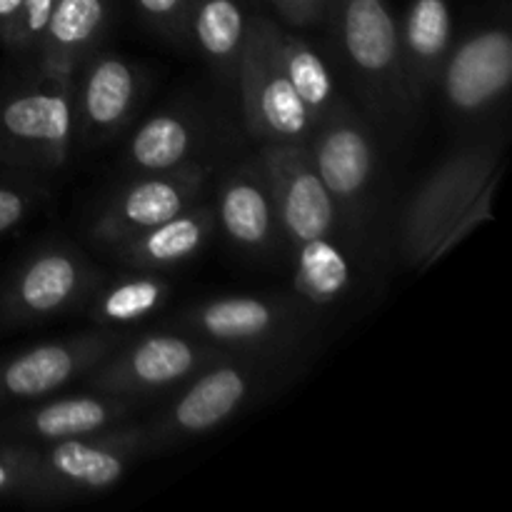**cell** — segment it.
Wrapping results in <instances>:
<instances>
[{
	"label": "cell",
	"instance_id": "obj_1",
	"mask_svg": "<svg viewBox=\"0 0 512 512\" xmlns=\"http://www.w3.org/2000/svg\"><path fill=\"white\" fill-rule=\"evenodd\" d=\"M328 15L365 108L385 125L408 120L415 103L405 83L398 20L388 0H330Z\"/></svg>",
	"mask_w": 512,
	"mask_h": 512
},
{
	"label": "cell",
	"instance_id": "obj_2",
	"mask_svg": "<svg viewBox=\"0 0 512 512\" xmlns=\"http://www.w3.org/2000/svg\"><path fill=\"white\" fill-rule=\"evenodd\" d=\"M283 370V358L228 353L185 380L155 420H148L150 453L213 433L248 408Z\"/></svg>",
	"mask_w": 512,
	"mask_h": 512
},
{
	"label": "cell",
	"instance_id": "obj_3",
	"mask_svg": "<svg viewBox=\"0 0 512 512\" xmlns=\"http://www.w3.org/2000/svg\"><path fill=\"white\" fill-rule=\"evenodd\" d=\"M170 328L208 340L230 353H293L310 330V308L298 298L275 295H220L183 310Z\"/></svg>",
	"mask_w": 512,
	"mask_h": 512
},
{
	"label": "cell",
	"instance_id": "obj_4",
	"mask_svg": "<svg viewBox=\"0 0 512 512\" xmlns=\"http://www.w3.org/2000/svg\"><path fill=\"white\" fill-rule=\"evenodd\" d=\"M498 178V148L475 143L450 155L410 198L400 220V250L410 265L428 268L453 225Z\"/></svg>",
	"mask_w": 512,
	"mask_h": 512
},
{
	"label": "cell",
	"instance_id": "obj_5",
	"mask_svg": "<svg viewBox=\"0 0 512 512\" xmlns=\"http://www.w3.org/2000/svg\"><path fill=\"white\" fill-rule=\"evenodd\" d=\"M78 135L75 80L40 78L0 98V165L58 170Z\"/></svg>",
	"mask_w": 512,
	"mask_h": 512
},
{
	"label": "cell",
	"instance_id": "obj_6",
	"mask_svg": "<svg viewBox=\"0 0 512 512\" xmlns=\"http://www.w3.org/2000/svg\"><path fill=\"white\" fill-rule=\"evenodd\" d=\"M248 133L260 143H308L318 123L285 75L273 45V18L253 15L248 23L238 78Z\"/></svg>",
	"mask_w": 512,
	"mask_h": 512
},
{
	"label": "cell",
	"instance_id": "obj_7",
	"mask_svg": "<svg viewBox=\"0 0 512 512\" xmlns=\"http://www.w3.org/2000/svg\"><path fill=\"white\" fill-rule=\"evenodd\" d=\"M308 150L325 190L338 205L350 243L355 235H368L365 228L373 218L375 183L380 170L378 143L370 125L350 105L348 110L315 128L313 138L308 140Z\"/></svg>",
	"mask_w": 512,
	"mask_h": 512
},
{
	"label": "cell",
	"instance_id": "obj_8",
	"mask_svg": "<svg viewBox=\"0 0 512 512\" xmlns=\"http://www.w3.org/2000/svg\"><path fill=\"white\" fill-rule=\"evenodd\" d=\"M98 288V268L80 250L58 243L33 250L0 285V330L70 313Z\"/></svg>",
	"mask_w": 512,
	"mask_h": 512
},
{
	"label": "cell",
	"instance_id": "obj_9",
	"mask_svg": "<svg viewBox=\"0 0 512 512\" xmlns=\"http://www.w3.org/2000/svg\"><path fill=\"white\" fill-rule=\"evenodd\" d=\"M228 353L198 335L173 328L145 335L130 345L123 343L85 378L93 390L143 400L180 388L200 368Z\"/></svg>",
	"mask_w": 512,
	"mask_h": 512
},
{
	"label": "cell",
	"instance_id": "obj_10",
	"mask_svg": "<svg viewBox=\"0 0 512 512\" xmlns=\"http://www.w3.org/2000/svg\"><path fill=\"white\" fill-rule=\"evenodd\" d=\"M48 500L105 493L118 485L140 455L150 453L145 423H123L105 433L33 445Z\"/></svg>",
	"mask_w": 512,
	"mask_h": 512
},
{
	"label": "cell",
	"instance_id": "obj_11",
	"mask_svg": "<svg viewBox=\"0 0 512 512\" xmlns=\"http://www.w3.org/2000/svg\"><path fill=\"white\" fill-rule=\"evenodd\" d=\"M118 330H83L0 358V410L60 393L123 345Z\"/></svg>",
	"mask_w": 512,
	"mask_h": 512
},
{
	"label": "cell",
	"instance_id": "obj_12",
	"mask_svg": "<svg viewBox=\"0 0 512 512\" xmlns=\"http://www.w3.org/2000/svg\"><path fill=\"white\" fill-rule=\"evenodd\" d=\"M208 178L210 165L200 160L175 170L140 173L108 200L95 218L90 235L113 253L128 240L198 203Z\"/></svg>",
	"mask_w": 512,
	"mask_h": 512
},
{
	"label": "cell",
	"instance_id": "obj_13",
	"mask_svg": "<svg viewBox=\"0 0 512 512\" xmlns=\"http://www.w3.org/2000/svg\"><path fill=\"white\" fill-rule=\"evenodd\" d=\"M258 155L268 170L280 230L290 248L328 235L350 243L338 205L315 170L308 143H268Z\"/></svg>",
	"mask_w": 512,
	"mask_h": 512
},
{
	"label": "cell",
	"instance_id": "obj_14",
	"mask_svg": "<svg viewBox=\"0 0 512 512\" xmlns=\"http://www.w3.org/2000/svg\"><path fill=\"white\" fill-rule=\"evenodd\" d=\"M140 400L128 395L90 393L50 395L35 403L18 405L0 418V438L20 443H58L68 438L105 433L110 428L128 423L138 410Z\"/></svg>",
	"mask_w": 512,
	"mask_h": 512
},
{
	"label": "cell",
	"instance_id": "obj_15",
	"mask_svg": "<svg viewBox=\"0 0 512 512\" xmlns=\"http://www.w3.org/2000/svg\"><path fill=\"white\" fill-rule=\"evenodd\" d=\"M512 83V40L505 28H485L450 50L438 85L445 105L463 120L490 113Z\"/></svg>",
	"mask_w": 512,
	"mask_h": 512
},
{
	"label": "cell",
	"instance_id": "obj_16",
	"mask_svg": "<svg viewBox=\"0 0 512 512\" xmlns=\"http://www.w3.org/2000/svg\"><path fill=\"white\" fill-rule=\"evenodd\" d=\"M218 228L250 255L275 253L283 240L273 185L260 155L225 173L215 203Z\"/></svg>",
	"mask_w": 512,
	"mask_h": 512
},
{
	"label": "cell",
	"instance_id": "obj_17",
	"mask_svg": "<svg viewBox=\"0 0 512 512\" xmlns=\"http://www.w3.org/2000/svg\"><path fill=\"white\" fill-rule=\"evenodd\" d=\"M75 118L85 143H103L133 115L140 98V75L118 53L95 50L75 75Z\"/></svg>",
	"mask_w": 512,
	"mask_h": 512
},
{
	"label": "cell",
	"instance_id": "obj_18",
	"mask_svg": "<svg viewBox=\"0 0 512 512\" xmlns=\"http://www.w3.org/2000/svg\"><path fill=\"white\" fill-rule=\"evenodd\" d=\"M110 20V0H55L38 48L40 78L75 80L80 65L95 53Z\"/></svg>",
	"mask_w": 512,
	"mask_h": 512
},
{
	"label": "cell",
	"instance_id": "obj_19",
	"mask_svg": "<svg viewBox=\"0 0 512 512\" xmlns=\"http://www.w3.org/2000/svg\"><path fill=\"white\" fill-rule=\"evenodd\" d=\"M398 30L405 83L413 103L420 105L438 85L440 70L450 53V38H453L450 0H410Z\"/></svg>",
	"mask_w": 512,
	"mask_h": 512
},
{
	"label": "cell",
	"instance_id": "obj_20",
	"mask_svg": "<svg viewBox=\"0 0 512 512\" xmlns=\"http://www.w3.org/2000/svg\"><path fill=\"white\" fill-rule=\"evenodd\" d=\"M218 230L215 210L198 200L165 223L145 230L138 238L113 250L115 258L133 270L165 273L185 260L195 258Z\"/></svg>",
	"mask_w": 512,
	"mask_h": 512
},
{
	"label": "cell",
	"instance_id": "obj_21",
	"mask_svg": "<svg viewBox=\"0 0 512 512\" xmlns=\"http://www.w3.org/2000/svg\"><path fill=\"white\" fill-rule=\"evenodd\" d=\"M273 45L285 75L293 83L295 93L300 95L305 108L310 110L315 123L335 118L343 110L350 108L348 98L340 93L338 78L328 60L318 53V48L308 43L300 35L283 30L273 20Z\"/></svg>",
	"mask_w": 512,
	"mask_h": 512
},
{
	"label": "cell",
	"instance_id": "obj_22",
	"mask_svg": "<svg viewBox=\"0 0 512 512\" xmlns=\"http://www.w3.org/2000/svg\"><path fill=\"white\" fill-rule=\"evenodd\" d=\"M248 23L240 0H190L185 35L220 78L235 83Z\"/></svg>",
	"mask_w": 512,
	"mask_h": 512
},
{
	"label": "cell",
	"instance_id": "obj_23",
	"mask_svg": "<svg viewBox=\"0 0 512 512\" xmlns=\"http://www.w3.org/2000/svg\"><path fill=\"white\" fill-rule=\"evenodd\" d=\"M203 128L188 113L165 110L155 113L140 125L128 140L125 160L138 173H160L175 170L198 160V150L203 148Z\"/></svg>",
	"mask_w": 512,
	"mask_h": 512
},
{
	"label": "cell",
	"instance_id": "obj_24",
	"mask_svg": "<svg viewBox=\"0 0 512 512\" xmlns=\"http://www.w3.org/2000/svg\"><path fill=\"white\" fill-rule=\"evenodd\" d=\"M348 245V240L328 235V238H313L293 248L295 298L310 310L338 303L353 285L355 268Z\"/></svg>",
	"mask_w": 512,
	"mask_h": 512
},
{
	"label": "cell",
	"instance_id": "obj_25",
	"mask_svg": "<svg viewBox=\"0 0 512 512\" xmlns=\"http://www.w3.org/2000/svg\"><path fill=\"white\" fill-rule=\"evenodd\" d=\"M138 275L115 280L113 285L93 293L90 318L105 330H123L140 323L148 315L158 313L170 298V283L160 273H145L135 270Z\"/></svg>",
	"mask_w": 512,
	"mask_h": 512
},
{
	"label": "cell",
	"instance_id": "obj_26",
	"mask_svg": "<svg viewBox=\"0 0 512 512\" xmlns=\"http://www.w3.org/2000/svg\"><path fill=\"white\" fill-rule=\"evenodd\" d=\"M3 500H48L35 465L33 443L0 438V503Z\"/></svg>",
	"mask_w": 512,
	"mask_h": 512
},
{
	"label": "cell",
	"instance_id": "obj_27",
	"mask_svg": "<svg viewBox=\"0 0 512 512\" xmlns=\"http://www.w3.org/2000/svg\"><path fill=\"white\" fill-rule=\"evenodd\" d=\"M55 0H20V8L15 13L10 30L5 33V38L0 43L8 50L20 55L38 53L40 43H43L45 28L50 23V15H53Z\"/></svg>",
	"mask_w": 512,
	"mask_h": 512
},
{
	"label": "cell",
	"instance_id": "obj_28",
	"mask_svg": "<svg viewBox=\"0 0 512 512\" xmlns=\"http://www.w3.org/2000/svg\"><path fill=\"white\" fill-rule=\"evenodd\" d=\"M140 18L168 38H185L190 0H133Z\"/></svg>",
	"mask_w": 512,
	"mask_h": 512
},
{
	"label": "cell",
	"instance_id": "obj_29",
	"mask_svg": "<svg viewBox=\"0 0 512 512\" xmlns=\"http://www.w3.org/2000/svg\"><path fill=\"white\" fill-rule=\"evenodd\" d=\"M38 198V188H30V185L25 183H8V180H0V235L18 228V225L33 213Z\"/></svg>",
	"mask_w": 512,
	"mask_h": 512
},
{
	"label": "cell",
	"instance_id": "obj_30",
	"mask_svg": "<svg viewBox=\"0 0 512 512\" xmlns=\"http://www.w3.org/2000/svg\"><path fill=\"white\" fill-rule=\"evenodd\" d=\"M495 185H498V178L493 180V183L488 185V188L483 190V193L475 198V203L470 205L468 210L463 213V218L458 220V223L453 225V230L448 233V238L443 240V245H440L438 250V258H443L445 253H450V250L455 248V245L463 243L465 238H468L470 233H473L475 228H478L480 223H485V220L493 218V195H495Z\"/></svg>",
	"mask_w": 512,
	"mask_h": 512
},
{
	"label": "cell",
	"instance_id": "obj_31",
	"mask_svg": "<svg viewBox=\"0 0 512 512\" xmlns=\"http://www.w3.org/2000/svg\"><path fill=\"white\" fill-rule=\"evenodd\" d=\"M280 18L298 28H308V25H318L328 15L330 0H268Z\"/></svg>",
	"mask_w": 512,
	"mask_h": 512
},
{
	"label": "cell",
	"instance_id": "obj_32",
	"mask_svg": "<svg viewBox=\"0 0 512 512\" xmlns=\"http://www.w3.org/2000/svg\"><path fill=\"white\" fill-rule=\"evenodd\" d=\"M20 8V0H0V40L5 38V33L10 30L15 13Z\"/></svg>",
	"mask_w": 512,
	"mask_h": 512
}]
</instances>
